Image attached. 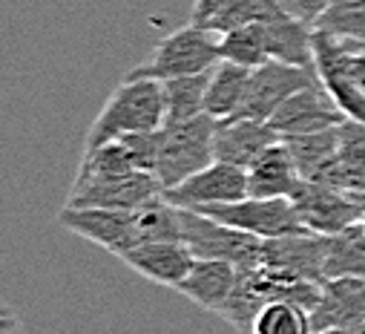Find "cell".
I'll list each match as a JSON object with an SVG mask.
<instances>
[{"instance_id": "d6986e66", "label": "cell", "mask_w": 365, "mask_h": 334, "mask_svg": "<svg viewBox=\"0 0 365 334\" xmlns=\"http://www.w3.org/2000/svg\"><path fill=\"white\" fill-rule=\"evenodd\" d=\"M239 280V268L233 263L225 260H193L187 277L178 283V294L187 297L190 303H196L205 311H222V305L227 303V297L233 294Z\"/></svg>"}, {"instance_id": "e575fe53", "label": "cell", "mask_w": 365, "mask_h": 334, "mask_svg": "<svg viewBox=\"0 0 365 334\" xmlns=\"http://www.w3.org/2000/svg\"><path fill=\"white\" fill-rule=\"evenodd\" d=\"M362 225H365V216H362Z\"/></svg>"}, {"instance_id": "7a4b0ae2", "label": "cell", "mask_w": 365, "mask_h": 334, "mask_svg": "<svg viewBox=\"0 0 365 334\" xmlns=\"http://www.w3.org/2000/svg\"><path fill=\"white\" fill-rule=\"evenodd\" d=\"M213 136H216V118H210L207 113L161 127L155 179L161 182L164 191L181 185L216 161Z\"/></svg>"}, {"instance_id": "8fae6325", "label": "cell", "mask_w": 365, "mask_h": 334, "mask_svg": "<svg viewBox=\"0 0 365 334\" xmlns=\"http://www.w3.org/2000/svg\"><path fill=\"white\" fill-rule=\"evenodd\" d=\"M164 196L175 208H190V211L236 202L247 196V171H242L236 164H227V161H213L181 185L164 191Z\"/></svg>"}, {"instance_id": "e0dca14e", "label": "cell", "mask_w": 365, "mask_h": 334, "mask_svg": "<svg viewBox=\"0 0 365 334\" xmlns=\"http://www.w3.org/2000/svg\"><path fill=\"white\" fill-rule=\"evenodd\" d=\"M305 179L285 147V141L270 144L250 167H247V196L259 199H294Z\"/></svg>"}, {"instance_id": "f546056e", "label": "cell", "mask_w": 365, "mask_h": 334, "mask_svg": "<svg viewBox=\"0 0 365 334\" xmlns=\"http://www.w3.org/2000/svg\"><path fill=\"white\" fill-rule=\"evenodd\" d=\"M225 4H227V0H196V4H193V18H190V21L205 26V24L225 6Z\"/></svg>"}, {"instance_id": "8992f818", "label": "cell", "mask_w": 365, "mask_h": 334, "mask_svg": "<svg viewBox=\"0 0 365 334\" xmlns=\"http://www.w3.org/2000/svg\"><path fill=\"white\" fill-rule=\"evenodd\" d=\"M58 225L81 239L101 245L113 257H121L124 250L144 242L141 222L135 211H110V208H72L63 205L58 213Z\"/></svg>"}, {"instance_id": "83f0119b", "label": "cell", "mask_w": 365, "mask_h": 334, "mask_svg": "<svg viewBox=\"0 0 365 334\" xmlns=\"http://www.w3.org/2000/svg\"><path fill=\"white\" fill-rule=\"evenodd\" d=\"M158 138H161V130H153V133H130L124 138H115L127 147L133 164L144 173H155V161H158Z\"/></svg>"}, {"instance_id": "9c48e42d", "label": "cell", "mask_w": 365, "mask_h": 334, "mask_svg": "<svg viewBox=\"0 0 365 334\" xmlns=\"http://www.w3.org/2000/svg\"><path fill=\"white\" fill-rule=\"evenodd\" d=\"M314 69L345 118L365 124V96L359 93L351 72V44L314 26Z\"/></svg>"}, {"instance_id": "277c9868", "label": "cell", "mask_w": 365, "mask_h": 334, "mask_svg": "<svg viewBox=\"0 0 365 334\" xmlns=\"http://www.w3.org/2000/svg\"><path fill=\"white\" fill-rule=\"evenodd\" d=\"M181 242L193 250V257L225 260L233 263L239 271L259 268L264 254V239L190 208H181Z\"/></svg>"}, {"instance_id": "9a60e30c", "label": "cell", "mask_w": 365, "mask_h": 334, "mask_svg": "<svg viewBox=\"0 0 365 334\" xmlns=\"http://www.w3.org/2000/svg\"><path fill=\"white\" fill-rule=\"evenodd\" d=\"M127 268H133L135 274L167 285V288H178V283L187 277L190 265H193V250L181 242V239H153V242H141L118 257Z\"/></svg>"}, {"instance_id": "836d02e7", "label": "cell", "mask_w": 365, "mask_h": 334, "mask_svg": "<svg viewBox=\"0 0 365 334\" xmlns=\"http://www.w3.org/2000/svg\"><path fill=\"white\" fill-rule=\"evenodd\" d=\"M0 314H12V311H9V305H6L4 300H0Z\"/></svg>"}, {"instance_id": "52a82bcc", "label": "cell", "mask_w": 365, "mask_h": 334, "mask_svg": "<svg viewBox=\"0 0 365 334\" xmlns=\"http://www.w3.org/2000/svg\"><path fill=\"white\" fill-rule=\"evenodd\" d=\"M199 213H207L230 228L247 231L259 239H273V236H285L305 231L299 222V213L294 208V199H259V196H245L236 202L225 205H207L199 208Z\"/></svg>"}, {"instance_id": "d6a6232c", "label": "cell", "mask_w": 365, "mask_h": 334, "mask_svg": "<svg viewBox=\"0 0 365 334\" xmlns=\"http://www.w3.org/2000/svg\"><path fill=\"white\" fill-rule=\"evenodd\" d=\"M314 334H365V323L348 325V328H322V331H314Z\"/></svg>"}, {"instance_id": "603a6c76", "label": "cell", "mask_w": 365, "mask_h": 334, "mask_svg": "<svg viewBox=\"0 0 365 334\" xmlns=\"http://www.w3.org/2000/svg\"><path fill=\"white\" fill-rule=\"evenodd\" d=\"M334 277H362L365 280V225H351L328 236L325 280Z\"/></svg>"}, {"instance_id": "f1b7e54d", "label": "cell", "mask_w": 365, "mask_h": 334, "mask_svg": "<svg viewBox=\"0 0 365 334\" xmlns=\"http://www.w3.org/2000/svg\"><path fill=\"white\" fill-rule=\"evenodd\" d=\"M277 4L288 15H294V18L305 21V24H311V26H317V21L325 15V9L334 4V0H277Z\"/></svg>"}, {"instance_id": "30bf717a", "label": "cell", "mask_w": 365, "mask_h": 334, "mask_svg": "<svg viewBox=\"0 0 365 334\" xmlns=\"http://www.w3.org/2000/svg\"><path fill=\"white\" fill-rule=\"evenodd\" d=\"M164 188L155 173H121V176H96L75 179L66 196L72 208H110V211H135L138 205L161 196Z\"/></svg>"}, {"instance_id": "4dcf8cb0", "label": "cell", "mask_w": 365, "mask_h": 334, "mask_svg": "<svg viewBox=\"0 0 365 334\" xmlns=\"http://www.w3.org/2000/svg\"><path fill=\"white\" fill-rule=\"evenodd\" d=\"M351 72H354V81L359 93L365 96V46H354L351 44Z\"/></svg>"}, {"instance_id": "2e32d148", "label": "cell", "mask_w": 365, "mask_h": 334, "mask_svg": "<svg viewBox=\"0 0 365 334\" xmlns=\"http://www.w3.org/2000/svg\"><path fill=\"white\" fill-rule=\"evenodd\" d=\"M311 320H314V331L348 328L365 323V280L362 277L325 280L311 308Z\"/></svg>"}, {"instance_id": "4fadbf2b", "label": "cell", "mask_w": 365, "mask_h": 334, "mask_svg": "<svg viewBox=\"0 0 365 334\" xmlns=\"http://www.w3.org/2000/svg\"><path fill=\"white\" fill-rule=\"evenodd\" d=\"M345 121V113L336 107V101L328 96L322 84H311V87L294 93L277 113L270 116V127L282 138L285 136H302V133H317L328 130Z\"/></svg>"}, {"instance_id": "7c38bea8", "label": "cell", "mask_w": 365, "mask_h": 334, "mask_svg": "<svg viewBox=\"0 0 365 334\" xmlns=\"http://www.w3.org/2000/svg\"><path fill=\"white\" fill-rule=\"evenodd\" d=\"M325 257H328V236L305 228L297 233L264 239L262 265H270V268L285 271L297 280L322 285L325 283Z\"/></svg>"}, {"instance_id": "ffe728a7", "label": "cell", "mask_w": 365, "mask_h": 334, "mask_svg": "<svg viewBox=\"0 0 365 334\" xmlns=\"http://www.w3.org/2000/svg\"><path fill=\"white\" fill-rule=\"evenodd\" d=\"M247 84H250V66H242L233 61H219L210 72L205 113L216 121L236 116L247 96Z\"/></svg>"}, {"instance_id": "44dd1931", "label": "cell", "mask_w": 365, "mask_h": 334, "mask_svg": "<svg viewBox=\"0 0 365 334\" xmlns=\"http://www.w3.org/2000/svg\"><path fill=\"white\" fill-rule=\"evenodd\" d=\"M297 171L305 182H314L328 161L336 156V147H339V124L336 127H328V130H317V133H302V136H285L282 138Z\"/></svg>"}, {"instance_id": "484cf974", "label": "cell", "mask_w": 365, "mask_h": 334, "mask_svg": "<svg viewBox=\"0 0 365 334\" xmlns=\"http://www.w3.org/2000/svg\"><path fill=\"white\" fill-rule=\"evenodd\" d=\"M285 9L277 4V0H227V4L205 24L213 32H227L236 26H247V24H264L279 18Z\"/></svg>"}, {"instance_id": "6da1fadb", "label": "cell", "mask_w": 365, "mask_h": 334, "mask_svg": "<svg viewBox=\"0 0 365 334\" xmlns=\"http://www.w3.org/2000/svg\"><path fill=\"white\" fill-rule=\"evenodd\" d=\"M164 127V84L155 78L127 75L104 101L83 138V153L130 133H153Z\"/></svg>"}, {"instance_id": "1f68e13d", "label": "cell", "mask_w": 365, "mask_h": 334, "mask_svg": "<svg viewBox=\"0 0 365 334\" xmlns=\"http://www.w3.org/2000/svg\"><path fill=\"white\" fill-rule=\"evenodd\" d=\"M0 334H24V328L12 314H0Z\"/></svg>"}, {"instance_id": "d4e9b609", "label": "cell", "mask_w": 365, "mask_h": 334, "mask_svg": "<svg viewBox=\"0 0 365 334\" xmlns=\"http://www.w3.org/2000/svg\"><path fill=\"white\" fill-rule=\"evenodd\" d=\"M219 55L222 61H233L242 66H262L267 58V44H264V26L262 24H247L236 26L219 35Z\"/></svg>"}, {"instance_id": "5b68a950", "label": "cell", "mask_w": 365, "mask_h": 334, "mask_svg": "<svg viewBox=\"0 0 365 334\" xmlns=\"http://www.w3.org/2000/svg\"><path fill=\"white\" fill-rule=\"evenodd\" d=\"M319 75L314 66H297V64H282V61H264L262 66L250 69V84L247 96L239 107L236 116L245 118H259L270 121V116L277 113L294 93L317 84Z\"/></svg>"}, {"instance_id": "4316f807", "label": "cell", "mask_w": 365, "mask_h": 334, "mask_svg": "<svg viewBox=\"0 0 365 334\" xmlns=\"http://www.w3.org/2000/svg\"><path fill=\"white\" fill-rule=\"evenodd\" d=\"M317 29H325L354 46H365V0H334L317 21Z\"/></svg>"}, {"instance_id": "cb8c5ba5", "label": "cell", "mask_w": 365, "mask_h": 334, "mask_svg": "<svg viewBox=\"0 0 365 334\" xmlns=\"http://www.w3.org/2000/svg\"><path fill=\"white\" fill-rule=\"evenodd\" d=\"M250 334H314L311 308L297 300H273L256 314Z\"/></svg>"}, {"instance_id": "ac0fdd59", "label": "cell", "mask_w": 365, "mask_h": 334, "mask_svg": "<svg viewBox=\"0 0 365 334\" xmlns=\"http://www.w3.org/2000/svg\"><path fill=\"white\" fill-rule=\"evenodd\" d=\"M339 191L365 193V124L345 118L339 124V147L325 171L314 179Z\"/></svg>"}, {"instance_id": "7402d4cb", "label": "cell", "mask_w": 365, "mask_h": 334, "mask_svg": "<svg viewBox=\"0 0 365 334\" xmlns=\"http://www.w3.org/2000/svg\"><path fill=\"white\" fill-rule=\"evenodd\" d=\"M210 72H213V69L161 81V84H164V124L187 121V118L205 113V98H207Z\"/></svg>"}, {"instance_id": "ba28073f", "label": "cell", "mask_w": 365, "mask_h": 334, "mask_svg": "<svg viewBox=\"0 0 365 334\" xmlns=\"http://www.w3.org/2000/svg\"><path fill=\"white\" fill-rule=\"evenodd\" d=\"M299 222L322 236L339 233L351 225H359L365 216V193L339 191L322 182H305L294 196Z\"/></svg>"}, {"instance_id": "3957f363", "label": "cell", "mask_w": 365, "mask_h": 334, "mask_svg": "<svg viewBox=\"0 0 365 334\" xmlns=\"http://www.w3.org/2000/svg\"><path fill=\"white\" fill-rule=\"evenodd\" d=\"M219 61H222V55H219V32L190 21L187 26H181V29L170 32L167 38H161L158 46L153 49V55L144 64H138L135 69H130L127 75L167 81V78L207 72Z\"/></svg>"}, {"instance_id": "5bb4252c", "label": "cell", "mask_w": 365, "mask_h": 334, "mask_svg": "<svg viewBox=\"0 0 365 334\" xmlns=\"http://www.w3.org/2000/svg\"><path fill=\"white\" fill-rule=\"evenodd\" d=\"M277 141H282V136L270 127V121L230 116V118L216 121L213 153H216V161H227V164H236L242 171H247V167Z\"/></svg>"}]
</instances>
